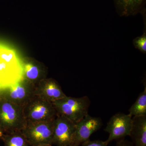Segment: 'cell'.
Here are the masks:
<instances>
[{
    "label": "cell",
    "instance_id": "5",
    "mask_svg": "<svg viewBox=\"0 0 146 146\" xmlns=\"http://www.w3.org/2000/svg\"><path fill=\"white\" fill-rule=\"evenodd\" d=\"M54 120L27 123L21 131L31 146L42 144L52 145Z\"/></svg>",
    "mask_w": 146,
    "mask_h": 146
},
{
    "label": "cell",
    "instance_id": "11",
    "mask_svg": "<svg viewBox=\"0 0 146 146\" xmlns=\"http://www.w3.org/2000/svg\"><path fill=\"white\" fill-rule=\"evenodd\" d=\"M117 13L120 16L136 15L145 9L146 0H113Z\"/></svg>",
    "mask_w": 146,
    "mask_h": 146
},
{
    "label": "cell",
    "instance_id": "17",
    "mask_svg": "<svg viewBox=\"0 0 146 146\" xmlns=\"http://www.w3.org/2000/svg\"><path fill=\"white\" fill-rule=\"evenodd\" d=\"M108 145V144L106 141L101 140L91 141L89 139L82 144L81 146H107Z\"/></svg>",
    "mask_w": 146,
    "mask_h": 146
},
{
    "label": "cell",
    "instance_id": "10",
    "mask_svg": "<svg viewBox=\"0 0 146 146\" xmlns=\"http://www.w3.org/2000/svg\"><path fill=\"white\" fill-rule=\"evenodd\" d=\"M35 95L52 103L66 96L60 85L52 79L39 82L35 87Z\"/></svg>",
    "mask_w": 146,
    "mask_h": 146
},
{
    "label": "cell",
    "instance_id": "2",
    "mask_svg": "<svg viewBox=\"0 0 146 146\" xmlns=\"http://www.w3.org/2000/svg\"><path fill=\"white\" fill-rule=\"evenodd\" d=\"M26 123L23 107L3 96L0 100V128L4 134L21 131Z\"/></svg>",
    "mask_w": 146,
    "mask_h": 146
},
{
    "label": "cell",
    "instance_id": "1",
    "mask_svg": "<svg viewBox=\"0 0 146 146\" xmlns=\"http://www.w3.org/2000/svg\"><path fill=\"white\" fill-rule=\"evenodd\" d=\"M23 64L16 50L0 43V89L24 79Z\"/></svg>",
    "mask_w": 146,
    "mask_h": 146
},
{
    "label": "cell",
    "instance_id": "14",
    "mask_svg": "<svg viewBox=\"0 0 146 146\" xmlns=\"http://www.w3.org/2000/svg\"><path fill=\"white\" fill-rule=\"evenodd\" d=\"M1 138L5 146H31L21 131L4 134Z\"/></svg>",
    "mask_w": 146,
    "mask_h": 146
},
{
    "label": "cell",
    "instance_id": "8",
    "mask_svg": "<svg viewBox=\"0 0 146 146\" xmlns=\"http://www.w3.org/2000/svg\"><path fill=\"white\" fill-rule=\"evenodd\" d=\"M103 125L101 118L88 114L76 123L75 129L70 146H79L89 140L92 134Z\"/></svg>",
    "mask_w": 146,
    "mask_h": 146
},
{
    "label": "cell",
    "instance_id": "6",
    "mask_svg": "<svg viewBox=\"0 0 146 146\" xmlns=\"http://www.w3.org/2000/svg\"><path fill=\"white\" fill-rule=\"evenodd\" d=\"M35 87L34 84L24 79L3 89V97L23 107L35 96Z\"/></svg>",
    "mask_w": 146,
    "mask_h": 146
},
{
    "label": "cell",
    "instance_id": "3",
    "mask_svg": "<svg viewBox=\"0 0 146 146\" xmlns=\"http://www.w3.org/2000/svg\"><path fill=\"white\" fill-rule=\"evenodd\" d=\"M57 115L64 116L74 123L88 115L90 105L89 97L66 96L52 103Z\"/></svg>",
    "mask_w": 146,
    "mask_h": 146
},
{
    "label": "cell",
    "instance_id": "20",
    "mask_svg": "<svg viewBox=\"0 0 146 146\" xmlns=\"http://www.w3.org/2000/svg\"><path fill=\"white\" fill-rule=\"evenodd\" d=\"M3 89H0V100L2 98L3 96Z\"/></svg>",
    "mask_w": 146,
    "mask_h": 146
},
{
    "label": "cell",
    "instance_id": "15",
    "mask_svg": "<svg viewBox=\"0 0 146 146\" xmlns=\"http://www.w3.org/2000/svg\"><path fill=\"white\" fill-rule=\"evenodd\" d=\"M129 114L132 117L146 115V87L139 94L136 102L129 110Z\"/></svg>",
    "mask_w": 146,
    "mask_h": 146
},
{
    "label": "cell",
    "instance_id": "4",
    "mask_svg": "<svg viewBox=\"0 0 146 146\" xmlns=\"http://www.w3.org/2000/svg\"><path fill=\"white\" fill-rule=\"evenodd\" d=\"M27 122L53 121L57 113L52 103L35 95L23 107Z\"/></svg>",
    "mask_w": 146,
    "mask_h": 146
},
{
    "label": "cell",
    "instance_id": "19",
    "mask_svg": "<svg viewBox=\"0 0 146 146\" xmlns=\"http://www.w3.org/2000/svg\"><path fill=\"white\" fill-rule=\"evenodd\" d=\"M52 145L49 144H42L37 145L35 146H52Z\"/></svg>",
    "mask_w": 146,
    "mask_h": 146
},
{
    "label": "cell",
    "instance_id": "9",
    "mask_svg": "<svg viewBox=\"0 0 146 146\" xmlns=\"http://www.w3.org/2000/svg\"><path fill=\"white\" fill-rule=\"evenodd\" d=\"M75 127V123L64 116L57 115L54 122L52 145L70 146Z\"/></svg>",
    "mask_w": 146,
    "mask_h": 146
},
{
    "label": "cell",
    "instance_id": "21",
    "mask_svg": "<svg viewBox=\"0 0 146 146\" xmlns=\"http://www.w3.org/2000/svg\"><path fill=\"white\" fill-rule=\"evenodd\" d=\"M4 133L2 131L1 129V128H0V138H1L3 135Z\"/></svg>",
    "mask_w": 146,
    "mask_h": 146
},
{
    "label": "cell",
    "instance_id": "16",
    "mask_svg": "<svg viewBox=\"0 0 146 146\" xmlns=\"http://www.w3.org/2000/svg\"><path fill=\"white\" fill-rule=\"evenodd\" d=\"M133 44L136 48L141 52L145 53L146 51V36L144 34L141 36L137 37L133 41Z\"/></svg>",
    "mask_w": 146,
    "mask_h": 146
},
{
    "label": "cell",
    "instance_id": "18",
    "mask_svg": "<svg viewBox=\"0 0 146 146\" xmlns=\"http://www.w3.org/2000/svg\"><path fill=\"white\" fill-rule=\"evenodd\" d=\"M116 146H134L133 143L127 140H122L117 143Z\"/></svg>",
    "mask_w": 146,
    "mask_h": 146
},
{
    "label": "cell",
    "instance_id": "7",
    "mask_svg": "<svg viewBox=\"0 0 146 146\" xmlns=\"http://www.w3.org/2000/svg\"><path fill=\"white\" fill-rule=\"evenodd\" d=\"M132 125V117L129 114L118 113L112 116L104 131L109 134L106 142H110L130 136Z\"/></svg>",
    "mask_w": 146,
    "mask_h": 146
},
{
    "label": "cell",
    "instance_id": "13",
    "mask_svg": "<svg viewBox=\"0 0 146 146\" xmlns=\"http://www.w3.org/2000/svg\"><path fill=\"white\" fill-rule=\"evenodd\" d=\"M24 79L31 83L34 84L35 86L39 83V80L40 81L41 70L37 65L31 62L25 63L23 64Z\"/></svg>",
    "mask_w": 146,
    "mask_h": 146
},
{
    "label": "cell",
    "instance_id": "12",
    "mask_svg": "<svg viewBox=\"0 0 146 146\" xmlns=\"http://www.w3.org/2000/svg\"><path fill=\"white\" fill-rule=\"evenodd\" d=\"M135 146H146V115L132 117L130 136Z\"/></svg>",
    "mask_w": 146,
    "mask_h": 146
}]
</instances>
